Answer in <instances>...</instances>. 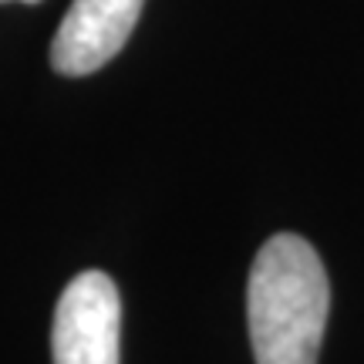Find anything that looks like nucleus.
I'll list each match as a JSON object with an SVG mask.
<instances>
[{
    "mask_svg": "<svg viewBox=\"0 0 364 364\" xmlns=\"http://www.w3.org/2000/svg\"><path fill=\"white\" fill-rule=\"evenodd\" d=\"M331 314V284L317 250L297 233L260 247L247 284V324L257 364H317Z\"/></svg>",
    "mask_w": 364,
    "mask_h": 364,
    "instance_id": "f257e3e1",
    "label": "nucleus"
},
{
    "mask_svg": "<svg viewBox=\"0 0 364 364\" xmlns=\"http://www.w3.org/2000/svg\"><path fill=\"white\" fill-rule=\"evenodd\" d=\"M122 297L102 270L78 273L58 300L51 324L54 364H118Z\"/></svg>",
    "mask_w": 364,
    "mask_h": 364,
    "instance_id": "f03ea898",
    "label": "nucleus"
},
{
    "mask_svg": "<svg viewBox=\"0 0 364 364\" xmlns=\"http://www.w3.org/2000/svg\"><path fill=\"white\" fill-rule=\"evenodd\" d=\"M145 0H71L51 41V65L58 75H95L115 58L142 17Z\"/></svg>",
    "mask_w": 364,
    "mask_h": 364,
    "instance_id": "7ed1b4c3",
    "label": "nucleus"
},
{
    "mask_svg": "<svg viewBox=\"0 0 364 364\" xmlns=\"http://www.w3.org/2000/svg\"><path fill=\"white\" fill-rule=\"evenodd\" d=\"M0 4H11V0H0ZM21 4H41V0H21Z\"/></svg>",
    "mask_w": 364,
    "mask_h": 364,
    "instance_id": "20e7f679",
    "label": "nucleus"
}]
</instances>
